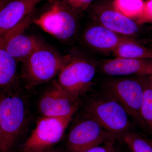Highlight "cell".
<instances>
[{
  "label": "cell",
  "instance_id": "cell-1",
  "mask_svg": "<svg viewBox=\"0 0 152 152\" xmlns=\"http://www.w3.org/2000/svg\"><path fill=\"white\" fill-rule=\"evenodd\" d=\"M96 120L109 132L122 136L133 131L132 123L122 105L101 90L90 96L84 106V115Z\"/></svg>",
  "mask_w": 152,
  "mask_h": 152
},
{
  "label": "cell",
  "instance_id": "cell-2",
  "mask_svg": "<svg viewBox=\"0 0 152 152\" xmlns=\"http://www.w3.org/2000/svg\"><path fill=\"white\" fill-rule=\"evenodd\" d=\"M23 99L13 87L0 94V150L12 152L23 130L27 113Z\"/></svg>",
  "mask_w": 152,
  "mask_h": 152
},
{
  "label": "cell",
  "instance_id": "cell-3",
  "mask_svg": "<svg viewBox=\"0 0 152 152\" xmlns=\"http://www.w3.org/2000/svg\"><path fill=\"white\" fill-rule=\"evenodd\" d=\"M150 76L111 77L104 79L101 84V90L115 99L131 119L145 131L140 110L144 91Z\"/></svg>",
  "mask_w": 152,
  "mask_h": 152
},
{
  "label": "cell",
  "instance_id": "cell-4",
  "mask_svg": "<svg viewBox=\"0 0 152 152\" xmlns=\"http://www.w3.org/2000/svg\"><path fill=\"white\" fill-rule=\"evenodd\" d=\"M72 54L62 55L44 45L22 62V77L28 88L45 83L58 76Z\"/></svg>",
  "mask_w": 152,
  "mask_h": 152
},
{
  "label": "cell",
  "instance_id": "cell-5",
  "mask_svg": "<svg viewBox=\"0 0 152 152\" xmlns=\"http://www.w3.org/2000/svg\"><path fill=\"white\" fill-rule=\"evenodd\" d=\"M78 16L62 0H49L33 23L58 40L67 42L77 33Z\"/></svg>",
  "mask_w": 152,
  "mask_h": 152
},
{
  "label": "cell",
  "instance_id": "cell-6",
  "mask_svg": "<svg viewBox=\"0 0 152 152\" xmlns=\"http://www.w3.org/2000/svg\"><path fill=\"white\" fill-rule=\"evenodd\" d=\"M97 64L83 56L72 54V58L55 80L66 93L76 100L88 92L93 86Z\"/></svg>",
  "mask_w": 152,
  "mask_h": 152
},
{
  "label": "cell",
  "instance_id": "cell-7",
  "mask_svg": "<svg viewBox=\"0 0 152 152\" xmlns=\"http://www.w3.org/2000/svg\"><path fill=\"white\" fill-rule=\"evenodd\" d=\"M122 137L107 130L96 120L83 115L68 134L67 148L69 152H83L108 142H116Z\"/></svg>",
  "mask_w": 152,
  "mask_h": 152
},
{
  "label": "cell",
  "instance_id": "cell-8",
  "mask_svg": "<svg viewBox=\"0 0 152 152\" xmlns=\"http://www.w3.org/2000/svg\"><path fill=\"white\" fill-rule=\"evenodd\" d=\"M74 114L62 117H43L22 145V152H43L51 149L62 138Z\"/></svg>",
  "mask_w": 152,
  "mask_h": 152
},
{
  "label": "cell",
  "instance_id": "cell-9",
  "mask_svg": "<svg viewBox=\"0 0 152 152\" xmlns=\"http://www.w3.org/2000/svg\"><path fill=\"white\" fill-rule=\"evenodd\" d=\"M88 10L90 17L95 23L115 32L133 38L140 31V24L117 10L113 1H97L93 2Z\"/></svg>",
  "mask_w": 152,
  "mask_h": 152
},
{
  "label": "cell",
  "instance_id": "cell-10",
  "mask_svg": "<svg viewBox=\"0 0 152 152\" xmlns=\"http://www.w3.org/2000/svg\"><path fill=\"white\" fill-rule=\"evenodd\" d=\"M31 23V18L26 17L0 40V48L5 50L18 62H23L45 44L39 38L24 34Z\"/></svg>",
  "mask_w": 152,
  "mask_h": 152
},
{
  "label": "cell",
  "instance_id": "cell-11",
  "mask_svg": "<svg viewBox=\"0 0 152 152\" xmlns=\"http://www.w3.org/2000/svg\"><path fill=\"white\" fill-rule=\"evenodd\" d=\"M79 105V100L71 97L54 81L41 96L39 108L43 117H62L75 113Z\"/></svg>",
  "mask_w": 152,
  "mask_h": 152
},
{
  "label": "cell",
  "instance_id": "cell-12",
  "mask_svg": "<svg viewBox=\"0 0 152 152\" xmlns=\"http://www.w3.org/2000/svg\"><path fill=\"white\" fill-rule=\"evenodd\" d=\"M97 70L110 77L150 76L152 74V59L120 58L104 59L97 63Z\"/></svg>",
  "mask_w": 152,
  "mask_h": 152
},
{
  "label": "cell",
  "instance_id": "cell-13",
  "mask_svg": "<svg viewBox=\"0 0 152 152\" xmlns=\"http://www.w3.org/2000/svg\"><path fill=\"white\" fill-rule=\"evenodd\" d=\"M132 38L115 32L95 23L86 28L82 36L85 45L95 51L113 53L120 44Z\"/></svg>",
  "mask_w": 152,
  "mask_h": 152
},
{
  "label": "cell",
  "instance_id": "cell-14",
  "mask_svg": "<svg viewBox=\"0 0 152 152\" xmlns=\"http://www.w3.org/2000/svg\"><path fill=\"white\" fill-rule=\"evenodd\" d=\"M42 0H12L0 9V40L37 9Z\"/></svg>",
  "mask_w": 152,
  "mask_h": 152
},
{
  "label": "cell",
  "instance_id": "cell-15",
  "mask_svg": "<svg viewBox=\"0 0 152 152\" xmlns=\"http://www.w3.org/2000/svg\"><path fill=\"white\" fill-rule=\"evenodd\" d=\"M112 53L115 58L152 59V48L143 46L133 38L120 44Z\"/></svg>",
  "mask_w": 152,
  "mask_h": 152
},
{
  "label": "cell",
  "instance_id": "cell-16",
  "mask_svg": "<svg viewBox=\"0 0 152 152\" xmlns=\"http://www.w3.org/2000/svg\"><path fill=\"white\" fill-rule=\"evenodd\" d=\"M18 62L5 50L0 48V86L3 89L15 86Z\"/></svg>",
  "mask_w": 152,
  "mask_h": 152
},
{
  "label": "cell",
  "instance_id": "cell-17",
  "mask_svg": "<svg viewBox=\"0 0 152 152\" xmlns=\"http://www.w3.org/2000/svg\"><path fill=\"white\" fill-rule=\"evenodd\" d=\"M122 140L130 152H152V140L142 133L131 131L124 134Z\"/></svg>",
  "mask_w": 152,
  "mask_h": 152
},
{
  "label": "cell",
  "instance_id": "cell-18",
  "mask_svg": "<svg viewBox=\"0 0 152 152\" xmlns=\"http://www.w3.org/2000/svg\"><path fill=\"white\" fill-rule=\"evenodd\" d=\"M140 115L146 132L152 134V86L150 78L144 91Z\"/></svg>",
  "mask_w": 152,
  "mask_h": 152
},
{
  "label": "cell",
  "instance_id": "cell-19",
  "mask_svg": "<svg viewBox=\"0 0 152 152\" xmlns=\"http://www.w3.org/2000/svg\"><path fill=\"white\" fill-rule=\"evenodd\" d=\"M144 3L143 0H114L113 1L117 10L135 21L141 13Z\"/></svg>",
  "mask_w": 152,
  "mask_h": 152
},
{
  "label": "cell",
  "instance_id": "cell-20",
  "mask_svg": "<svg viewBox=\"0 0 152 152\" xmlns=\"http://www.w3.org/2000/svg\"><path fill=\"white\" fill-rule=\"evenodd\" d=\"M77 15H81L88 10L94 0H62Z\"/></svg>",
  "mask_w": 152,
  "mask_h": 152
},
{
  "label": "cell",
  "instance_id": "cell-21",
  "mask_svg": "<svg viewBox=\"0 0 152 152\" xmlns=\"http://www.w3.org/2000/svg\"><path fill=\"white\" fill-rule=\"evenodd\" d=\"M136 21L140 25L152 22V0H148L144 3L141 13Z\"/></svg>",
  "mask_w": 152,
  "mask_h": 152
},
{
  "label": "cell",
  "instance_id": "cell-22",
  "mask_svg": "<svg viewBox=\"0 0 152 152\" xmlns=\"http://www.w3.org/2000/svg\"><path fill=\"white\" fill-rule=\"evenodd\" d=\"M115 143V142H108L83 152H118Z\"/></svg>",
  "mask_w": 152,
  "mask_h": 152
},
{
  "label": "cell",
  "instance_id": "cell-23",
  "mask_svg": "<svg viewBox=\"0 0 152 152\" xmlns=\"http://www.w3.org/2000/svg\"><path fill=\"white\" fill-rule=\"evenodd\" d=\"M12 0H0V9Z\"/></svg>",
  "mask_w": 152,
  "mask_h": 152
},
{
  "label": "cell",
  "instance_id": "cell-24",
  "mask_svg": "<svg viewBox=\"0 0 152 152\" xmlns=\"http://www.w3.org/2000/svg\"><path fill=\"white\" fill-rule=\"evenodd\" d=\"M43 152H61L59 151H56V150H52L51 149L48 150V151H45Z\"/></svg>",
  "mask_w": 152,
  "mask_h": 152
},
{
  "label": "cell",
  "instance_id": "cell-25",
  "mask_svg": "<svg viewBox=\"0 0 152 152\" xmlns=\"http://www.w3.org/2000/svg\"><path fill=\"white\" fill-rule=\"evenodd\" d=\"M150 82H151V84L152 86V74L150 76Z\"/></svg>",
  "mask_w": 152,
  "mask_h": 152
},
{
  "label": "cell",
  "instance_id": "cell-26",
  "mask_svg": "<svg viewBox=\"0 0 152 152\" xmlns=\"http://www.w3.org/2000/svg\"><path fill=\"white\" fill-rule=\"evenodd\" d=\"M0 137H1V128H0Z\"/></svg>",
  "mask_w": 152,
  "mask_h": 152
},
{
  "label": "cell",
  "instance_id": "cell-27",
  "mask_svg": "<svg viewBox=\"0 0 152 152\" xmlns=\"http://www.w3.org/2000/svg\"><path fill=\"white\" fill-rule=\"evenodd\" d=\"M0 152H2L1 151V150H0Z\"/></svg>",
  "mask_w": 152,
  "mask_h": 152
}]
</instances>
